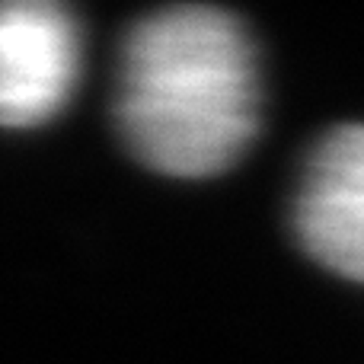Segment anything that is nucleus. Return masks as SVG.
Masks as SVG:
<instances>
[{
	"instance_id": "obj_1",
	"label": "nucleus",
	"mask_w": 364,
	"mask_h": 364,
	"mask_svg": "<svg viewBox=\"0 0 364 364\" xmlns=\"http://www.w3.org/2000/svg\"><path fill=\"white\" fill-rule=\"evenodd\" d=\"M125 147L173 179L230 170L262 122L259 51L237 13L173 4L128 26L115 74Z\"/></svg>"
},
{
	"instance_id": "obj_2",
	"label": "nucleus",
	"mask_w": 364,
	"mask_h": 364,
	"mask_svg": "<svg viewBox=\"0 0 364 364\" xmlns=\"http://www.w3.org/2000/svg\"><path fill=\"white\" fill-rule=\"evenodd\" d=\"M291 220L314 262L364 284V122L329 128L310 147Z\"/></svg>"
},
{
	"instance_id": "obj_3",
	"label": "nucleus",
	"mask_w": 364,
	"mask_h": 364,
	"mask_svg": "<svg viewBox=\"0 0 364 364\" xmlns=\"http://www.w3.org/2000/svg\"><path fill=\"white\" fill-rule=\"evenodd\" d=\"M80 74V29L48 0L0 4V125L29 128L68 102Z\"/></svg>"
}]
</instances>
